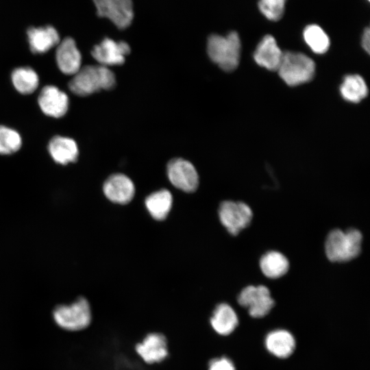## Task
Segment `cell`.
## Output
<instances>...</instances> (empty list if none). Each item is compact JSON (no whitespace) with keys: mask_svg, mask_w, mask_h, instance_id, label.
<instances>
[{"mask_svg":"<svg viewBox=\"0 0 370 370\" xmlns=\"http://www.w3.org/2000/svg\"><path fill=\"white\" fill-rule=\"evenodd\" d=\"M218 213L221 224L232 235H237L247 227L253 217L249 206L242 201H224Z\"/></svg>","mask_w":370,"mask_h":370,"instance_id":"8992f818","label":"cell"},{"mask_svg":"<svg viewBox=\"0 0 370 370\" xmlns=\"http://www.w3.org/2000/svg\"><path fill=\"white\" fill-rule=\"evenodd\" d=\"M115 84V75L107 66L88 65L73 75L69 87L73 94L84 97L101 90L112 89Z\"/></svg>","mask_w":370,"mask_h":370,"instance_id":"6da1fadb","label":"cell"},{"mask_svg":"<svg viewBox=\"0 0 370 370\" xmlns=\"http://www.w3.org/2000/svg\"><path fill=\"white\" fill-rule=\"evenodd\" d=\"M22 145V138L16 130L0 125V154L8 155L17 151Z\"/></svg>","mask_w":370,"mask_h":370,"instance_id":"d4e9b609","label":"cell"},{"mask_svg":"<svg viewBox=\"0 0 370 370\" xmlns=\"http://www.w3.org/2000/svg\"><path fill=\"white\" fill-rule=\"evenodd\" d=\"M340 92L344 99L358 103L368 94V88L364 79L358 75H348L340 87Z\"/></svg>","mask_w":370,"mask_h":370,"instance_id":"7402d4cb","label":"cell"},{"mask_svg":"<svg viewBox=\"0 0 370 370\" xmlns=\"http://www.w3.org/2000/svg\"><path fill=\"white\" fill-rule=\"evenodd\" d=\"M362 236L356 229L332 230L327 236L325 251L332 262H347L357 257L361 250Z\"/></svg>","mask_w":370,"mask_h":370,"instance_id":"3957f363","label":"cell"},{"mask_svg":"<svg viewBox=\"0 0 370 370\" xmlns=\"http://www.w3.org/2000/svg\"><path fill=\"white\" fill-rule=\"evenodd\" d=\"M48 151L53 160L60 164L75 162L79 155L76 142L71 138L61 136L51 139Z\"/></svg>","mask_w":370,"mask_h":370,"instance_id":"e0dca14e","label":"cell"},{"mask_svg":"<svg viewBox=\"0 0 370 370\" xmlns=\"http://www.w3.org/2000/svg\"><path fill=\"white\" fill-rule=\"evenodd\" d=\"M260 267L263 274L269 278H278L286 274L289 268L286 257L277 251H270L260 258Z\"/></svg>","mask_w":370,"mask_h":370,"instance_id":"44dd1931","label":"cell"},{"mask_svg":"<svg viewBox=\"0 0 370 370\" xmlns=\"http://www.w3.org/2000/svg\"><path fill=\"white\" fill-rule=\"evenodd\" d=\"M97 13L110 19L117 27L124 29L132 23L134 12L132 0H92Z\"/></svg>","mask_w":370,"mask_h":370,"instance_id":"9c48e42d","label":"cell"},{"mask_svg":"<svg viewBox=\"0 0 370 370\" xmlns=\"http://www.w3.org/2000/svg\"><path fill=\"white\" fill-rule=\"evenodd\" d=\"M238 301L241 306L247 308L249 314L255 318L264 317L274 306L269 290L262 285L244 288L238 295Z\"/></svg>","mask_w":370,"mask_h":370,"instance_id":"52a82bcc","label":"cell"},{"mask_svg":"<svg viewBox=\"0 0 370 370\" xmlns=\"http://www.w3.org/2000/svg\"><path fill=\"white\" fill-rule=\"evenodd\" d=\"M286 3V0H259L258 7L266 18L278 21L284 15Z\"/></svg>","mask_w":370,"mask_h":370,"instance_id":"484cf974","label":"cell"},{"mask_svg":"<svg viewBox=\"0 0 370 370\" xmlns=\"http://www.w3.org/2000/svg\"><path fill=\"white\" fill-rule=\"evenodd\" d=\"M238 319L234 310L227 304H219L210 318L212 329L219 334L226 336L236 328Z\"/></svg>","mask_w":370,"mask_h":370,"instance_id":"ac0fdd59","label":"cell"},{"mask_svg":"<svg viewBox=\"0 0 370 370\" xmlns=\"http://www.w3.org/2000/svg\"><path fill=\"white\" fill-rule=\"evenodd\" d=\"M11 79L15 89L23 95L32 93L39 84V77L36 72L27 66L15 69L11 74Z\"/></svg>","mask_w":370,"mask_h":370,"instance_id":"603a6c76","label":"cell"},{"mask_svg":"<svg viewBox=\"0 0 370 370\" xmlns=\"http://www.w3.org/2000/svg\"><path fill=\"white\" fill-rule=\"evenodd\" d=\"M53 319L60 328L77 332L88 328L91 323L92 313L88 301L83 297H78L70 304H61L53 310Z\"/></svg>","mask_w":370,"mask_h":370,"instance_id":"5b68a950","label":"cell"},{"mask_svg":"<svg viewBox=\"0 0 370 370\" xmlns=\"http://www.w3.org/2000/svg\"><path fill=\"white\" fill-rule=\"evenodd\" d=\"M130 52V47L126 42L106 38L93 47L91 55L99 65L108 67L123 64Z\"/></svg>","mask_w":370,"mask_h":370,"instance_id":"30bf717a","label":"cell"},{"mask_svg":"<svg viewBox=\"0 0 370 370\" xmlns=\"http://www.w3.org/2000/svg\"><path fill=\"white\" fill-rule=\"evenodd\" d=\"M27 34L29 48L34 53H46L60 42L59 34L51 25L29 27Z\"/></svg>","mask_w":370,"mask_h":370,"instance_id":"2e32d148","label":"cell"},{"mask_svg":"<svg viewBox=\"0 0 370 370\" xmlns=\"http://www.w3.org/2000/svg\"><path fill=\"white\" fill-rule=\"evenodd\" d=\"M56 60L58 69L65 75H75L81 68L82 56L75 41L65 38L58 45Z\"/></svg>","mask_w":370,"mask_h":370,"instance_id":"5bb4252c","label":"cell"},{"mask_svg":"<svg viewBox=\"0 0 370 370\" xmlns=\"http://www.w3.org/2000/svg\"><path fill=\"white\" fill-rule=\"evenodd\" d=\"M167 175L171 183L186 193L196 190L199 176L193 164L183 158H174L167 164Z\"/></svg>","mask_w":370,"mask_h":370,"instance_id":"ba28073f","label":"cell"},{"mask_svg":"<svg viewBox=\"0 0 370 370\" xmlns=\"http://www.w3.org/2000/svg\"><path fill=\"white\" fill-rule=\"evenodd\" d=\"M283 56L275 38L265 35L260 41L254 53L255 62L269 71H277Z\"/></svg>","mask_w":370,"mask_h":370,"instance_id":"9a60e30c","label":"cell"},{"mask_svg":"<svg viewBox=\"0 0 370 370\" xmlns=\"http://www.w3.org/2000/svg\"><path fill=\"white\" fill-rule=\"evenodd\" d=\"M265 345L271 354L278 358H285L293 352L295 347V341L289 332L284 330H276L267 334Z\"/></svg>","mask_w":370,"mask_h":370,"instance_id":"d6986e66","label":"cell"},{"mask_svg":"<svg viewBox=\"0 0 370 370\" xmlns=\"http://www.w3.org/2000/svg\"><path fill=\"white\" fill-rule=\"evenodd\" d=\"M361 45L362 48L366 51L367 53L370 51V29L366 27L362 33L361 38Z\"/></svg>","mask_w":370,"mask_h":370,"instance_id":"83f0119b","label":"cell"},{"mask_svg":"<svg viewBox=\"0 0 370 370\" xmlns=\"http://www.w3.org/2000/svg\"><path fill=\"white\" fill-rule=\"evenodd\" d=\"M241 43L238 34L232 31L225 36L212 34L207 43L210 60L222 70L230 72L239 64Z\"/></svg>","mask_w":370,"mask_h":370,"instance_id":"7a4b0ae2","label":"cell"},{"mask_svg":"<svg viewBox=\"0 0 370 370\" xmlns=\"http://www.w3.org/2000/svg\"><path fill=\"white\" fill-rule=\"evenodd\" d=\"M173 204L170 191L161 189L150 194L145 199V206L156 220H164L168 216Z\"/></svg>","mask_w":370,"mask_h":370,"instance_id":"ffe728a7","label":"cell"},{"mask_svg":"<svg viewBox=\"0 0 370 370\" xmlns=\"http://www.w3.org/2000/svg\"><path fill=\"white\" fill-rule=\"evenodd\" d=\"M368 1H369L370 0H367Z\"/></svg>","mask_w":370,"mask_h":370,"instance_id":"f1b7e54d","label":"cell"},{"mask_svg":"<svg viewBox=\"0 0 370 370\" xmlns=\"http://www.w3.org/2000/svg\"><path fill=\"white\" fill-rule=\"evenodd\" d=\"M303 37L305 42L315 53H325L330 47V40L328 34L317 24L306 26L303 31Z\"/></svg>","mask_w":370,"mask_h":370,"instance_id":"cb8c5ba5","label":"cell"},{"mask_svg":"<svg viewBox=\"0 0 370 370\" xmlns=\"http://www.w3.org/2000/svg\"><path fill=\"white\" fill-rule=\"evenodd\" d=\"M136 354L147 364L160 362L168 356L165 336L158 332L148 334L135 347Z\"/></svg>","mask_w":370,"mask_h":370,"instance_id":"7c38bea8","label":"cell"},{"mask_svg":"<svg viewBox=\"0 0 370 370\" xmlns=\"http://www.w3.org/2000/svg\"><path fill=\"white\" fill-rule=\"evenodd\" d=\"M208 370H235V368L229 358L221 357L212 359L210 362Z\"/></svg>","mask_w":370,"mask_h":370,"instance_id":"4316f807","label":"cell"},{"mask_svg":"<svg viewBox=\"0 0 370 370\" xmlns=\"http://www.w3.org/2000/svg\"><path fill=\"white\" fill-rule=\"evenodd\" d=\"M105 196L112 202L126 204L134 197L135 186L132 180L122 173L111 175L103 183Z\"/></svg>","mask_w":370,"mask_h":370,"instance_id":"4fadbf2b","label":"cell"},{"mask_svg":"<svg viewBox=\"0 0 370 370\" xmlns=\"http://www.w3.org/2000/svg\"><path fill=\"white\" fill-rule=\"evenodd\" d=\"M38 103L44 114L54 118L63 116L69 106L67 95L53 85L46 86L42 89L38 95Z\"/></svg>","mask_w":370,"mask_h":370,"instance_id":"8fae6325","label":"cell"},{"mask_svg":"<svg viewBox=\"0 0 370 370\" xmlns=\"http://www.w3.org/2000/svg\"><path fill=\"white\" fill-rule=\"evenodd\" d=\"M277 71L287 85L295 86L308 82L313 78L315 63L304 53L286 51L283 52Z\"/></svg>","mask_w":370,"mask_h":370,"instance_id":"277c9868","label":"cell"}]
</instances>
